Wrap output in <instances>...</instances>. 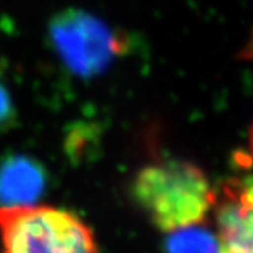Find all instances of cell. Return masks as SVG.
<instances>
[{"instance_id":"cell-6","label":"cell","mask_w":253,"mask_h":253,"mask_svg":"<svg viewBox=\"0 0 253 253\" xmlns=\"http://www.w3.org/2000/svg\"><path fill=\"white\" fill-rule=\"evenodd\" d=\"M164 250L166 253H221V246L217 234L203 223L169 232Z\"/></svg>"},{"instance_id":"cell-4","label":"cell","mask_w":253,"mask_h":253,"mask_svg":"<svg viewBox=\"0 0 253 253\" xmlns=\"http://www.w3.org/2000/svg\"><path fill=\"white\" fill-rule=\"evenodd\" d=\"M221 253H253V179H229L215 190Z\"/></svg>"},{"instance_id":"cell-7","label":"cell","mask_w":253,"mask_h":253,"mask_svg":"<svg viewBox=\"0 0 253 253\" xmlns=\"http://www.w3.org/2000/svg\"><path fill=\"white\" fill-rule=\"evenodd\" d=\"M18 123V111L11 89L0 75V135L11 132Z\"/></svg>"},{"instance_id":"cell-5","label":"cell","mask_w":253,"mask_h":253,"mask_svg":"<svg viewBox=\"0 0 253 253\" xmlns=\"http://www.w3.org/2000/svg\"><path fill=\"white\" fill-rule=\"evenodd\" d=\"M49 187V171L26 153L0 158V208L38 203Z\"/></svg>"},{"instance_id":"cell-1","label":"cell","mask_w":253,"mask_h":253,"mask_svg":"<svg viewBox=\"0 0 253 253\" xmlns=\"http://www.w3.org/2000/svg\"><path fill=\"white\" fill-rule=\"evenodd\" d=\"M129 194L144 217L161 232L203 224L215 203L206 173L187 159H159L133 176Z\"/></svg>"},{"instance_id":"cell-2","label":"cell","mask_w":253,"mask_h":253,"mask_svg":"<svg viewBox=\"0 0 253 253\" xmlns=\"http://www.w3.org/2000/svg\"><path fill=\"white\" fill-rule=\"evenodd\" d=\"M0 241L3 253H99L78 214L41 203L0 208Z\"/></svg>"},{"instance_id":"cell-8","label":"cell","mask_w":253,"mask_h":253,"mask_svg":"<svg viewBox=\"0 0 253 253\" xmlns=\"http://www.w3.org/2000/svg\"><path fill=\"white\" fill-rule=\"evenodd\" d=\"M249 155H250V161L253 163V122L249 127Z\"/></svg>"},{"instance_id":"cell-3","label":"cell","mask_w":253,"mask_h":253,"mask_svg":"<svg viewBox=\"0 0 253 253\" xmlns=\"http://www.w3.org/2000/svg\"><path fill=\"white\" fill-rule=\"evenodd\" d=\"M47 29L50 47L62 65L84 79L102 75L132 49L126 34L79 8H67L55 14Z\"/></svg>"}]
</instances>
